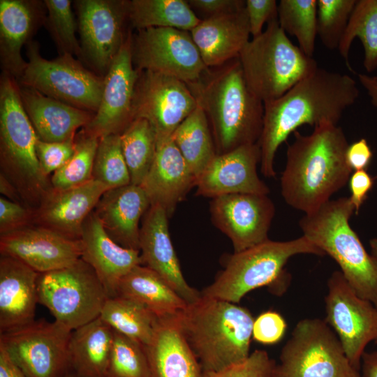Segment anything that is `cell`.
Here are the masks:
<instances>
[{"instance_id":"1","label":"cell","mask_w":377,"mask_h":377,"mask_svg":"<svg viewBox=\"0 0 377 377\" xmlns=\"http://www.w3.org/2000/svg\"><path fill=\"white\" fill-rule=\"evenodd\" d=\"M359 96L355 80L348 75L318 68L280 98L264 103L263 130L258 145L260 170L274 177V157L280 145L304 124L337 125L344 111Z\"/></svg>"},{"instance_id":"2","label":"cell","mask_w":377,"mask_h":377,"mask_svg":"<svg viewBox=\"0 0 377 377\" xmlns=\"http://www.w3.org/2000/svg\"><path fill=\"white\" fill-rule=\"evenodd\" d=\"M281 177V195L290 207L311 213L330 200L349 181L352 170L346 157L349 145L343 129L326 124L310 135L293 133Z\"/></svg>"},{"instance_id":"3","label":"cell","mask_w":377,"mask_h":377,"mask_svg":"<svg viewBox=\"0 0 377 377\" xmlns=\"http://www.w3.org/2000/svg\"><path fill=\"white\" fill-rule=\"evenodd\" d=\"M187 84L207 118L217 154L258 143L264 103L248 87L239 58L207 68Z\"/></svg>"},{"instance_id":"4","label":"cell","mask_w":377,"mask_h":377,"mask_svg":"<svg viewBox=\"0 0 377 377\" xmlns=\"http://www.w3.org/2000/svg\"><path fill=\"white\" fill-rule=\"evenodd\" d=\"M177 320L202 372L221 370L251 354L254 318L244 307L202 296L178 313Z\"/></svg>"},{"instance_id":"5","label":"cell","mask_w":377,"mask_h":377,"mask_svg":"<svg viewBox=\"0 0 377 377\" xmlns=\"http://www.w3.org/2000/svg\"><path fill=\"white\" fill-rule=\"evenodd\" d=\"M38 138L22 105L18 83L3 72L0 82L1 173L13 183L23 205L31 210L52 188L36 156Z\"/></svg>"},{"instance_id":"6","label":"cell","mask_w":377,"mask_h":377,"mask_svg":"<svg viewBox=\"0 0 377 377\" xmlns=\"http://www.w3.org/2000/svg\"><path fill=\"white\" fill-rule=\"evenodd\" d=\"M354 212L350 198L341 197L305 214L299 225L302 235L337 262L357 295L377 307V260L350 226Z\"/></svg>"},{"instance_id":"7","label":"cell","mask_w":377,"mask_h":377,"mask_svg":"<svg viewBox=\"0 0 377 377\" xmlns=\"http://www.w3.org/2000/svg\"><path fill=\"white\" fill-rule=\"evenodd\" d=\"M238 58L248 87L263 103L280 98L318 68L290 41L277 18L247 43Z\"/></svg>"},{"instance_id":"8","label":"cell","mask_w":377,"mask_h":377,"mask_svg":"<svg viewBox=\"0 0 377 377\" xmlns=\"http://www.w3.org/2000/svg\"><path fill=\"white\" fill-rule=\"evenodd\" d=\"M298 254L325 255L304 235L283 242L268 239L230 256L224 269L201 295L237 304L253 290L283 280L286 264Z\"/></svg>"},{"instance_id":"9","label":"cell","mask_w":377,"mask_h":377,"mask_svg":"<svg viewBox=\"0 0 377 377\" xmlns=\"http://www.w3.org/2000/svg\"><path fill=\"white\" fill-rule=\"evenodd\" d=\"M273 377H360L325 320L304 318L282 348Z\"/></svg>"},{"instance_id":"10","label":"cell","mask_w":377,"mask_h":377,"mask_svg":"<svg viewBox=\"0 0 377 377\" xmlns=\"http://www.w3.org/2000/svg\"><path fill=\"white\" fill-rule=\"evenodd\" d=\"M38 303L73 330L100 316L108 293L96 272L81 258L73 265L39 274Z\"/></svg>"},{"instance_id":"11","label":"cell","mask_w":377,"mask_h":377,"mask_svg":"<svg viewBox=\"0 0 377 377\" xmlns=\"http://www.w3.org/2000/svg\"><path fill=\"white\" fill-rule=\"evenodd\" d=\"M27 66L19 84L94 114L99 106L103 78L85 68L73 55L61 54L47 60L36 41L27 44Z\"/></svg>"},{"instance_id":"12","label":"cell","mask_w":377,"mask_h":377,"mask_svg":"<svg viewBox=\"0 0 377 377\" xmlns=\"http://www.w3.org/2000/svg\"><path fill=\"white\" fill-rule=\"evenodd\" d=\"M72 331L56 320H35L0 333V345L28 377H64Z\"/></svg>"},{"instance_id":"13","label":"cell","mask_w":377,"mask_h":377,"mask_svg":"<svg viewBox=\"0 0 377 377\" xmlns=\"http://www.w3.org/2000/svg\"><path fill=\"white\" fill-rule=\"evenodd\" d=\"M327 323L333 328L351 366L360 372L362 357L377 343V307L355 292L341 271L327 281L325 297Z\"/></svg>"},{"instance_id":"14","label":"cell","mask_w":377,"mask_h":377,"mask_svg":"<svg viewBox=\"0 0 377 377\" xmlns=\"http://www.w3.org/2000/svg\"><path fill=\"white\" fill-rule=\"evenodd\" d=\"M131 57L138 71H151L186 84L207 68L191 32L173 28H147L131 36Z\"/></svg>"},{"instance_id":"15","label":"cell","mask_w":377,"mask_h":377,"mask_svg":"<svg viewBox=\"0 0 377 377\" xmlns=\"http://www.w3.org/2000/svg\"><path fill=\"white\" fill-rule=\"evenodd\" d=\"M188 84L175 77L151 71H139L132 117L145 119L154 128L157 142L171 138L175 129L197 108Z\"/></svg>"},{"instance_id":"16","label":"cell","mask_w":377,"mask_h":377,"mask_svg":"<svg viewBox=\"0 0 377 377\" xmlns=\"http://www.w3.org/2000/svg\"><path fill=\"white\" fill-rule=\"evenodd\" d=\"M82 58L104 75L125 43L128 1L78 0L75 2Z\"/></svg>"},{"instance_id":"17","label":"cell","mask_w":377,"mask_h":377,"mask_svg":"<svg viewBox=\"0 0 377 377\" xmlns=\"http://www.w3.org/2000/svg\"><path fill=\"white\" fill-rule=\"evenodd\" d=\"M209 212L213 224L237 253L269 239L275 207L267 195L235 193L212 198Z\"/></svg>"},{"instance_id":"18","label":"cell","mask_w":377,"mask_h":377,"mask_svg":"<svg viewBox=\"0 0 377 377\" xmlns=\"http://www.w3.org/2000/svg\"><path fill=\"white\" fill-rule=\"evenodd\" d=\"M131 33L103 78V88L97 111L84 128L98 138L121 134L133 121L132 103L139 71L131 57Z\"/></svg>"},{"instance_id":"19","label":"cell","mask_w":377,"mask_h":377,"mask_svg":"<svg viewBox=\"0 0 377 377\" xmlns=\"http://www.w3.org/2000/svg\"><path fill=\"white\" fill-rule=\"evenodd\" d=\"M1 255L13 257L39 274L68 267L82 256L80 239L31 224L0 235Z\"/></svg>"},{"instance_id":"20","label":"cell","mask_w":377,"mask_h":377,"mask_svg":"<svg viewBox=\"0 0 377 377\" xmlns=\"http://www.w3.org/2000/svg\"><path fill=\"white\" fill-rule=\"evenodd\" d=\"M258 143L217 154L198 176L196 195L214 198L235 193L268 195L269 187L258 175Z\"/></svg>"},{"instance_id":"21","label":"cell","mask_w":377,"mask_h":377,"mask_svg":"<svg viewBox=\"0 0 377 377\" xmlns=\"http://www.w3.org/2000/svg\"><path fill=\"white\" fill-rule=\"evenodd\" d=\"M168 216L158 205H150L140 224L139 246L141 265L159 274L188 304L196 302L201 292L186 281L173 247Z\"/></svg>"},{"instance_id":"22","label":"cell","mask_w":377,"mask_h":377,"mask_svg":"<svg viewBox=\"0 0 377 377\" xmlns=\"http://www.w3.org/2000/svg\"><path fill=\"white\" fill-rule=\"evenodd\" d=\"M109 189L94 179L65 190L52 188L34 210L32 224L50 228L70 239H80L84 221Z\"/></svg>"},{"instance_id":"23","label":"cell","mask_w":377,"mask_h":377,"mask_svg":"<svg viewBox=\"0 0 377 377\" xmlns=\"http://www.w3.org/2000/svg\"><path fill=\"white\" fill-rule=\"evenodd\" d=\"M80 240L81 258L94 269L108 297L117 296L121 279L141 265L140 251L123 247L112 239L94 211L83 223Z\"/></svg>"},{"instance_id":"24","label":"cell","mask_w":377,"mask_h":377,"mask_svg":"<svg viewBox=\"0 0 377 377\" xmlns=\"http://www.w3.org/2000/svg\"><path fill=\"white\" fill-rule=\"evenodd\" d=\"M190 170L171 138L157 142L151 166L140 185L150 205H158L170 217L177 205L196 184Z\"/></svg>"},{"instance_id":"25","label":"cell","mask_w":377,"mask_h":377,"mask_svg":"<svg viewBox=\"0 0 377 377\" xmlns=\"http://www.w3.org/2000/svg\"><path fill=\"white\" fill-rule=\"evenodd\" d=\"M149 207L143 188L130 184L105 191L94 212L112 239L123 247L140 251V223Z\"/></svg>"},{"instance_id":"26","label":"cell","mask_w":377,"mask_h":377,"mask_svg":"<svg viewBox=\"0 0 377 377\" xmlns=\"http://www.w3.org/2000/svg\"><path fill=\"white\" fill-rule=\"evenodd\" d=\"M39 273L10 256L0 257V333L35 320Z\"/></svg>"},{"instance_id":"27","label":"cell","mask_w":377,"mask_h":377,"mask_svg":"<svg viewBox=\"0 0 377 377\" xmlns=\"http://www.w3.org/2000/svg\"><path fill=\"white\" fill-rule=\"evenodd\" d=\"M190 32L205 66H221L238 58L249 41L251 33L246 7L202 20Z\"/></svg>"},{"instance_id":"28","label":"cell","mask_w":377,"mask_h":377,"mask_svg":"<svg viewBox=\"0 0 377 377\" xmlns=\"http://www.w3.org/2000/svg\"><path fill=\"white\" fill-rule=\"evenodd\" d=\"M145 348L149 377H202V367L180 330L177 315L158 317Z\"/></svg>"},{"instance_id":"29","label":"cell","mask_w":377,"mask_h":377,"mask_svg":"<svg viewBox=\"0 0 377 377\" xmlns=\"http://www.w3.org/2000/svg\"><path fill=\"white\" fill-rule=\"evenodd\" d=\"M18 85L24 108L38 138L43 141L63 142L75 137L77 130L84 128L94 114L47 96L33 88Z\"/></svg>"},{"instance_id":"30","label":"cell","mask_w":377,"mask_h":377,"mask_svg":"<svg viewBox=\"0 0 377 377\" xmlns=\"http://www.w3.org/2000/svg\"><path fill=\"white\" fill-rule=\"evenodd\" d=\"M38 2L0 1V55L3 72L18 80L26 68L22 48L30 41L39 23L45 21Z\"/></svg>"},{"instance_id":"31","label":"cell","mask_w":377,"mask_h":377,"mask_svg":"<svg viewBox=\"0 0 377 377\" xmlns=\"http://www.w3.org/2000/svg\"><path fill=\"white\" fill-rule=\"evenodd\" d=\"M114 330L101 317L73 330L68 357L71 371L79 377H104Z\"/></svg>"},{"instance_id":"32","label":"cell","mask_w":377,"mask_h":377,"mask_svg":"<svg viewBox=\"0 0 377 377\" xmlns=\"http://www.w3.org/2000/svg\"><path fill=\"white\" fill-rule=\"evenodd\" d=\"M117 295L141 303L158 317L177 315L188 306L159 274L142 265L121 279Z\"/></svg>"},{"instance_id":"33","label":"cell","mask_w":377,"mask_h":377,"mask_svg":"<svg viewBox=\"0 0 377 377\" xmlns=\"http://www.w3.org/2000/svg\"><path fill=\"white\" fill-rule=\"evenodd\" d=\"M128 18L136 30L154 27L191 31L200 22L185 0L128 1Z\"/></svg>"},{"instance_id":"34","label":"cell","mask_w":377,"mask_h":377,"mask_svg":"<svg viewBox=\"0 0 377 377\" xmlns=\"http://www.w3.org/2000/svg\"><path fill=\"white\" fill-rule=\"evenodd\" d=\"M172 139L196 179L217 155L207 118L198 105L175 129Z\"/></svg>"},{"instance_id":"35","label":"cell","mask_w":377,"mask_h":377,"mask_svg":"<svg viewBox=\"0 0 377 377\" xmlns=\"http://www.w3.org/2000/svg\"><path fill=\"white\" fill-rule=\"evenodd\" d=\"M100 317L114 331L143 346L151 341L158 318L145 305L119 295L106 300Z\"/></svg>"},{"instance_id":"36","label":"cell","mask_w":377,"mask_h":377,"mask_svg":"<svg viewBox=\"0 0 377 377\" xmlns=\"http://www.w3.org/2000/svg\"><path fill=\"white\" fill-rule=\"evenodd\" d=\"M356 38L360 40L364 47L363 66L367 72L371 73L377 68V0H356L340 41L339 52L353 72L348 54Z\"/></svg>"},{"instance_id":"37","label":"cell","mask_w":377,"mask_h":377,"mask_svg":"<svg viewBox=\"0 0 377 377\" xmlns=\"http://www.w3.org/2000/svg\"><path fill=\"white\" fill-rule=\"evenodd\" d=\"M121 151L128 166L131 184L140 185L153 163L156 135L145 119H133L120 134Z\"/></svg>"},{"instance_id":"38","label":"cell","mask_w":377,"mask_h":377,"mask_svg":"<svg viewBox=\"0 0 377 377\" xmlns=\"http://www.w3.org/2000/svg\"><path fill=\"white\" fill-rule=\"evenodd\" d=\"M317 0H281L277 20L287 34L295 36L299 47L313 57L317 36Z\"/></svg>"},{"instance_id":"39","label":"cell","mask_w":377,"mask_h":377,"mask_svg":"<svg viewBox=\"0 0 377 377\" xmlns=\"http://www.w3.org/2000/svg\"><path fill=\"white\" fill-rule=\"evenodd\" d=\"M98 142L99 138L89 134L84 128L77 133L72 156L50 177L52 188L65 190L93 179V167Z\"/></svg>"},{"instance_id":"40","label":"cell","mask_w":377,"mask_h":377,"mask_svg":"<svg viewBox=\"0 0 377 377\" xmlns=\"http://www.w3.org/2000/svg\"><path fill=\"white\" fill-rule=\"evenodd\" d=\"M104 377H149L145 346L114 330Z\"/></svg>"},{"instance_id":"41","label":"cell","mask_w":377,"mask_h":377,"mask_svg":"<svg viewBox=\"0 0 377 377\" xmlns=\"http://www.w3.org/2000/svg\"><path fill=\"white\" fill-rule=\"evenodd\" d=\"M92 177L110 189L131 184L129 170L121 151L120 134L99 138Z\"/></svg>"},{"instance_id":"42","label":"cell","mask_w":377,"mask_h":377,"mask_svg":"<svg viewBox=\"0 0 377 377\" xmlns=\"http://www.w3.org/2000/svg\"><path fill=\"white\" fill-rule=\"evenodd\" d=\"M47 10L45 20L51 36L53 38L60 55L68 54L82 58L80 43L76 38V22L69 0H45Z\"/></svg>"},{"instance_id":"43","label":"cell","mask_w":377,"mask_h":377,"mask_svg":"<svg viewBox=\"0 0 377 377\" xmlns=\"http://www.w3.org/2000/svg\"><path fill=\"white\" fill-rule=\"evenodd\" d=\"M317 36L330 50H338L356 0H317Z\"/></svg>"},{"instance_id":"44","label":"cell","mask_w":377,"mask_h":377,"mask_svg":"<svg viewBox=\"0 0 377 377\" xmlns=\"http://www.w3.org/2000/svg\"><path fill=\"white\" fill-rule=\"evenodd\" d=\"M275 362L263 350H256L243 362L216 371L202 372V377H273Z\"/></svg>"},{"instance_id":"45","label":"cell","mask_w":377,"mask_h":377,"mask_svg":"<svg viewBox=\"0 0 377 377\" xmlns=\"http://www.w3.org/2000/svg\"><path fill=\"white\" fill-rule=\"evenodd\" d=\"M75 136L63 142H48L38 138L36 156L45 175L49 177L61 168L72 156L75 149Z\"/></svg>"},{"instance_id":"46","label":"cell","mask_w":377,"mask_h":377,"mask_svg":"<svg viewBox=\"0 0 377 377\" xmlns=\"http://www.w3.org/2000/svg\"><path fill=\"white\" fill-rule=\"evenodd\" d=\"M286 330V323L278 312L267 311L254 319L252 338L263 344H274L283 337Z\"/></svg>"},{"instance_id":"47","label":"cell","mask_w":377,"mask_h":377,"mask_svg":"<svg viewBox=\"0 0 377 377\" xmlns=\"http://www.w3.org/2000/svg\"><path fill=\"white\" fill-rule=\"evenodd\" d=\"M34 211L24 205L0 198V235L32 224Z\"/></svg>"},{"instance_id":"48","label":"cell","mask_w":377,"mask_h":377,"mask_svg":"<svg viewBox=\"0 0 377 377\" xmlns=\"http://www.w3.org/2000/svg\"><path fill=\"white\" fill-rule=\"evenodd\" d=\"M245 7L253 38L263 32L265 23L277 18L278 3L276 0H246Z\"/></svg>"},{"instance_id":"49","label":"cell","mask_w":377,"mask_h":377,"mask_svg":"<svg viewBox=\"0 0 377 377\" xmlns=\"http://www.w3.org/2000/svg\"><path fill=\"white\" fill-rule=\"evenodd\" d=\"M188 3L202 20L235 12L245 8L243 0H188Z\"/></svg>"},{"instance_id":"50","label":"cell","mask_w":377,"mask_h":377,"mask_svg":"<svg viewBox=\"0 0 377 377\" xmlns=\"http://www.w3.org/2000/svg\"><path fill=\"white\" fill-rule=\"evenodd\" d=\"M348 182L350 191L349 198L355 214H357L374 184L375 177L366 170H357L351 174Z\"/></svg>"},{"instance_id":"51","label":"cell","mask_w":377,"mask_h":377,"mask_svg":"<svg viewBox=\"0 0 377 377\" xmlns=\"http://www.w3.org/2000/svg\"><path fill=\"white\" fill-rule=\"evenodd\" d=\"M346 157L352 170H366L371 163L373 152L366 139L361 138L348 145Z\"/></svg>"},{"instance_id":"52","label":"cell","mask_w":377,"mask_h":377,"mask_svg":"<svg viewBox=\"0 0 377 377\" xmlns=\"http://www.w3.org/2000/svg\"><path fill=\"white\" fill-rule=\"evenodd\" d=\"M0 377H28L0 345Z\"/></svg>"},{"instance_id":"53","label":"cell","mask_w":377,"mask_h":377,"mask_svg":"<svg viewBox=\"0 0 377 377\" xmlns=\"http://www.w3.org/2000/svg\"><path fill=\"white\" fill-rule=\"evenodd\" d=\"M360 377H377V350L364 353L361 360Z\"/></svg>"},{"instance_id":"54","label":"cell","mask_w":377,"mask_h":377,"mask_svg":"<svg viewBox=\"0 0 377 377\" xmlns=\"http://www.w3.org/2000/svg\"><path fill=\"white\" fill-rule=\"evenodd\" d=\"M357 77L360 84L369 96L371 104L377 108V75L370 76L365 74H358Z\"/></svg>"},{"instance_id":"55","label":"cell","mask_w":377,"mask_h":377,"mask_svg":"<svg viewBox=\"0 0 377 377\" xmlns=\"http://www.w3.org/2000/svg\"><path fill=\"white\" fill-rule=\"evenodd\" d=\"M0 192L4 198L20 203V194L13 183L2 173L0 174Z\"/></svg>"},{"instance_id":"56","label":"cell","mask_w":377,"mask_h":377,"mask_svg":"<svg viewBox=\"0 0 377 377\" xmlns=\"http://www.w3.org/2000/svg\"><path fill=\"white\" fill-rule=\"evenodd\" d=\"M371 255L377 260V238H373L369 241Z\"/></svg>"},{"instance_id":"57","label":"cell","mask_w":377,"mask_h":377,"mask_svg":"<svg viewBox=\"0 0 377 377\" xmlns=\"http://www.w3.org/2000/svg\"><path fill=\"white\" fill-rule=\"evenodd\" d=\"M64 377H79V376L71 371Z\"/></svg>"}]
</instances>
